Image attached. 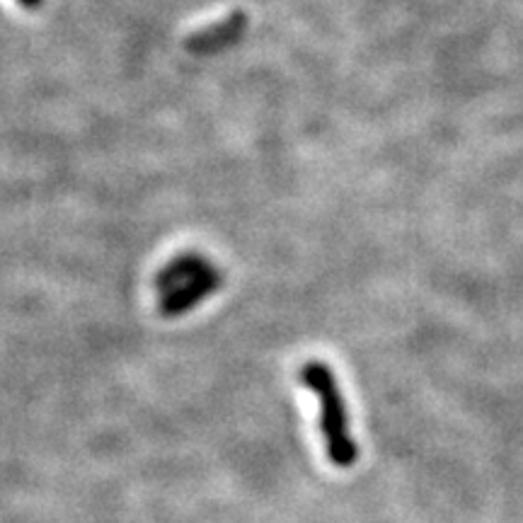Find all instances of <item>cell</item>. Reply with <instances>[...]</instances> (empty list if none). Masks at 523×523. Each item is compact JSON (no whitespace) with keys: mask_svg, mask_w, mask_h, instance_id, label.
Returning a JSON list of instances; mask_svg holds the SVG:
<instances>
[{"mask_svg":"<svg viewBox=\"0 0 523 523\" xmlns=\"http://www.w3.org/2000/svg\"><path fill=\"white\" fill-rule=\"evenodd\" d=\"M20 5H25L27 10H37L39 5H42V0H17Z\"/></svg>","mask_w":523,"mask_h":523,"instance_id":"7a4b0ae2","label":"cell"},{"mask_svg":"<svg viewBox=\"0 0 523 523\" xmlns=\"http://www.w3.org/2000/svg\"><path fill=\"white\" fill-rule=\"evenodd\" d=\"M247 27L245 13H233L226 20L218 22V25H209L204 30L189 34L187 37V49L189 51H214L226 47V44L235 42V39L243 34Z\"/></svg>","mask_w":523,"mask_h":523,"instance_id":"6da1fadb","label":"cell"}]
</instances>
